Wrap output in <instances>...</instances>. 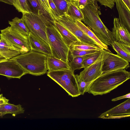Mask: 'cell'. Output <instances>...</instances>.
Wrapping results in <instances>:
<instances>
[{"label":"cell","mask_w":130,"mask_h":130,"mask_svg":"<svg viewBox=\"0 0 130 130\" xmlns=\"http://www.w3.org/2000/svg\"><path fill=\"white\" fill-rule=\"evenodd\" d=\"M130 78V72L120 69L103 73L93 81L85 92L93 95H102L110 92Z\"/></svg>","instance_id":"obj_1"},{"label":"cell","mask_w":130,"mask_h":130,"mask_svg":"<svg viewBox=\"0 0 130 130\" xmlns=\"http://www.w3.org/2000/svg\"><path fill=\"white\" fill-rule=\"evenodd\" d=\"M98 6L94 4H88L81 10L84 16L81 20L93 32L103 43L112 46L115 41L112 32L104 25L99 16L100 11Z\"/></svg>","instance_id":"obj_2"},{"label":"cell","mask_w":130,"mask_h":130,"mask_svg":"<svg viewBox=\"0 0 130 130\" xmlns=\"http://www.w3.org/2000/svg\"><path fill=\"white\" fill-rule=\"evenodd\" d=\"M47 56L45 54L30 50L11 59L16 62L27 74L38 76L43 75L47 72Z\"/></svg>","instance_id":"obj_3"},{"label":"cell","mask_w":130,"mask_h":130,"mask_svg":"<svg viewBox=\"0 0 130 130\" xmlns=\"http://www.w3.org/2000/svg\"><path fill=\"white\" fill-rule=\"evenodd\" d=\"M23 14L22 18L29 32L43 39L49 44L46 34V27L54 24V21L49 15H38L31 12Z\"/></svg>","instance_id":"obj_4"},{"label":"cell","mask_w":130,"mask_h":130,"mask_svg":"<svg viewBox=\"0 0 130 130\" xmlns=\"http://www.w3.org/2000/svg\"><path fill=\"white\" fill-rule=\"evenodd\" d=\"M47 75L73 97L78 96L79 91L75 75L70 69L48 71Z\"/></svg>","instance_id":"obj_5"},{"label":"cell","mask_w":130,"mask_h":130,"mask_svg":"<svg viewBox=\"0 0 130 130\" xmlns=\"http://www.w3.org/2000/svg\"><path fill=\"white\" fill-rule=\"evenodd\" d=\"M46 34L52 55L64 61L69 62L70 48L65 43L55 24L46 27Z\"/></svg>","instance_id":"obj_6"},{"label":"cell","mask_w":130,"mask_h":130,"mask_svg":"<svg viewBox=\"0 0 130 130\" xmlns=\"http://www.w3.org/2000/svg\"><path fill=\"white\" fill-rule=\"evenodd\" d=\"M0 37L5 39L10 45L19 50L21 54L26 53L31 48L28 36H25L8 26L1 30Z\"/></svg>","instance_id":"obj_7"},{"label":"cell","mask_w":130,"mask_h":130,"mask_svg":"<svg viewBox=\"0 0 130 130\" xmlns=\"http://www.w3.org/2000/svg\"><path fill=\"white\" fill-rule=\"evenodd\" d=\"M103 61L102 73L129 67V62L118 55L110 51L102 50Z\"/></svg>","instance_id":"obj_8"},{"label":"cell","mask_w":130,"mask_h":130,"mask_svg":"<svg viewBox=\"0 0 130 130\" xmlns=\"http://www.w3.org/2000/svg\"><path fill=\"white\" fill-rule=\"evenodd\" d=\"M75 21L66 14L60 16L56 21L67 29L78 39L80 42L97 45L96 43L89 37L76 24Z\"/></svg>","instance_id":"obj_9"},{"label":"cell","mask_w":130,"mask_h":130,"mask_svg":"<svg viewBox=\"0 0 130 130\" xmlns=\"http://www.w3.org/2000/svg\"><path fill=\"white\" fill-rule=\"evenodd\" d=\"M27 73L15 60L10 59L0 62V75L20 79Z\"/></svg>","instance_id":"obj_10"},{"label":"cell","mask_w":130,"mask_h":130,"mask_svg":"<svg viewBox=\"0 0 130 130\" xmlns=\"http://www.w3.org/2000/svg\"><path fill=\"white\" fill-rule=\"evenodd\" d=\"M103 61L102 56L92 64L84 68L79 75L78 77L82 81L86 82H92L102 73V68Z\"/></svg>","instance_id":"obj_11"},{"label":"cell","mask_w":130,"mask_h":130,"mask_svg":"<svg viewBox=\"0 0 130 130\" xmlns=\"http://www.w3.org/2000/svg\"><path fill=\"white\" fill-rule=\"evenodd\" d=\"M112 33L115 41L130 45V32L120 22L118 18L113 20Z\"/></svg>","instance_id":"obj_12"},{"label":"cell","mask_w":130,"mask_h":130,"mask_svg":"<svg viewBox=\"0 0 130 130\" xmlns=\"http://www.w3.org/2000/svg\"><path fill=\"white\" fill-rule=\"evenodd\" d=\"M28 36L31 50L41 53L47 56L52 55L49 44L45 41L30 32Z\"/></svg>","instance_id":"obj_13"},{"label":"cell","mask_w":130,"mask_h":130,"mask_svg":"<svg viewBox=\"0 0 130 130\" xmlns=\"http://www.w3.org/2000/svg\"><path fill=\"white\" fill-rule=\"evenodd\" d=\"M130 114V98L127 100L102 113L99 118L105 119L106 118L121 115Z\"/></svg>","instance_id":"obj_14"},{"label":"cell","mask_w":130,"mask_h":130,"mask_svg":"<svg viewBox=\"0 0 130 130\" xmlns=\"http://www.w3.org/2000/svg\"><path fill=\"white\" fill-rule=\"evenodd\" d=\"M116 8L119 15V20L130 32V10L122 0H115Z\"/></svg>","instance_id":"obj_15"},{"label":"cell","mask_w":130,"mask_h":130,"mask_svg":"<svg viewBox=\"0 0 130 130\" xmlns=\"http://www.w3.org/2000/svg\"><path fill=\"white\" fill-rule=\"evenodd\" d=\"M46 64L48 71L70 69L69 62L64 61L52 55L47 56Z\"/></svg>","instance_id":"obj_16"},{"label":"cell","mask_w":130,"mask_h":130,"mask_svg":"<svg viewBox=\"0 0 130 130\" xmlns=\"http://www.w3.org/2000/svg\"><path fill=\"white\" fill-rule=\"evenodd\" d=\"M54 23L57 29L64 42L69 48L72 44L80 41L75 36L58 22L55 21Z\"/></svg>","instance_id":"obj_17"},{"label":"cell","mask_w":130,"mask_h":130,"mask_svg":"<svg viewBox=\"0 0 130 130\" xmlns=\"http://www.w3.org/2000/svg\"><path fill=\"white\" fill-rule=\"evenodd\" d=\"M0 38V54L2 56L8 59L21 54L19 50L10 45L3 38Z\"/></svg>","instance_id":"obj_18"},{"label":"cell","mask_w":130,"mask_h":130,"mask_svg":"<svg viewBox=\"0 0 130 130\" xmlns=\"http://www.w3.org/2000/svg\"><path fill=\"white\" fill-rule=\"evenodd\" d=\"M75 23L89 37L96 43L98 46L102 50L110 51L108 49V45L102 42L90 29L88 26H86L81 21L76 20L75 21Z\"/></svg>","instance_id":"obj_19"},{"label":"cell","mask_w":130,"mask_h":130,"mask_svg":"<svg viewBox=\"0 0 130 130\" xmlns=\"http://www.w3.org/2000/svg\"><path fill=\"white\" fill-rule=\"evenodd\" d=\"M24 110L21 105H15L9 103L0 108V118L7 114H10L13 116L24 113Z\"/></svg>","instance_id":"obj_20"},{"label":"cell","mask_w":130,"mask_h":130,"mask_svg":"<svg viewBox=\"0 0 130 130\" xmlns=\"http://www.w3.org/2000/svg\"><path fill=\"white\" fill-rule=\"evenodd\" d=\"M8 23L13 29L19 33L25 36H28L29 32L22 17L19 18L15 17L11 21H9Z\"/></svg>","instance_id":"obj_21"},{"label":"cell","mask_w":130,"mask_h":130,"mask_svg":"<svg viewBox=\"0 0 130 130\" xmlns=\"http://www.w3.org/2000/svg\"><path fill=\"white\" fill-rule=\"evenodd\" d=\"M68 8L66 14L74 20L81 21L84 18V16L76 2H68Z\"/></svg>","instance_id":"obj_22"},{"label":"cell","mask_w":130,"mask_h":130,"mask_svg":"<svg viewBox=\"0 0 130 130\" xmlns=\"http://www.w3.org/2000/svg\"><path fill=\"white\" fill-rule=\"evenodd\" d=\"M13 5L22 14L32 11L27 0H12Z\"/></svg>","instance_id":"obj_23"},{"label":"cell","mask_w":130,"mask_h":130,"mask_svg":"<svg viewBox=\"0 0 130 130\" xmlns=\"http://www.w3.org/2000/svg\"><path fill=\"white\" fill-rule=\"evenodd\" d=\"M70 49L84 51L100 50H102L96 45L88 44L80 41L72 44L70 46Z\"/></svg>","instance_id":"obj_24"},{"label":"cell","mask_w":130,"mask_h":130,"mask_svg":"<svg viewBox=\"0 0 130 130\" xmlns=\"http://www.w3.org/2000/svg\"><path fill=\"white\" fill-rule=\"evenodd\" d=\"M102 50L94 53L83 56L84 59L83 63L84 68L92 64L100 58L102 56Z\"/></svg>","instance_id":"obj_25"},{"label":"cell","mask_w":130,"mask_h":130,"mask_svg":"<svg viewBox=\"0 0 130 130\" xmlns=\"http://www.w3.org/2000/svg\"><path fill=\"white\" fill-rule=\"evenodd\" d=\"M84 59V56H77L74 57L70 60L69 64L70 70L73 72L76 70L84 68L83 62Z\"/></svg>","instance_id":"obj_26"},{"label":"cell","mask_w":130,"mask_h":130,"mask_svg":"<svg viewBox=\"0 0 130 130\" xmlns=\"http://www.w3.org/2000/svg\"><path fill=\"white\" fill-rule=\"evenodd\" d=\"M111 46L117 52V55L129 62H130V54L128 53L119 43L115 41Z\"/></svg>","instance_id":"obj_27"},{"label":"cell","mask_w":130,"mask_h":130,"mask_svg":"<svg viewBox=\"0 0 130 130\" xmlns=\"http://www.w3.org/2000/svg\"><path fill=\"white\" fill-rule=\"evenodd\" d=\"M58 10L60 16L66 14L68 2L65 0H52Z\"/></svg>","instance_id":"obj_28"},{"label":"cell","mask_w":130,"mask_h":130,"mask_svg":"<svg viewBox=\"0 0 130 130\" xmlns=\"http://www.w3.org/2000/svg\"><path fill=\"white\" fill-rule=\"evenodd\" d=\"M98 51L99 50L84 51L70 49L68 56L69 60L74 57L77 56H83L94 53Z\"/></svg>","instance_id":"obj_29"},{"label":"cell","mask_w":130,"mask_h":130,"mask_svg":"<svg viewBox=\"0 0 130 130\" xmlns=\"http://www.w3.org/2000/svg\"><path fill=\"white\" fill-rule=\"evenodd\" d=\"M79 90L81 94L84 95L88 87L92 82H86L81 80L77 74L75 75Z\"/></svg>","instance_id":"obj_30"},{"label":"cell","mask_w":130,"mask_h":130,"mask_svg":"<svg viewBox=\"0 0 130 130\" xmlns=\"http://www.w3.org/2000/svg\"><path fill=\"white\" fill-rule=\"evenodd\" d=\"M40 4L44 11L55 21L53 12L49 4L48 0H38Z\"/></svg>","instance_id":"obj_31"},{"label":"cell","mask_w":130,"mask_h":130,"mask_svg":"<svg viewBox=\"0 0 130 130\" xmlns=\"http://www.w3.org/2000/svg\"><path fill=\"white\" fill-rule=\"evenodd\" d=\"M96 0H77L76 2L78 7L81 9L88 4H94L98 6Z\"/></svg>","instance_id":"obj_32"},{"label":"cell","mask_w":130,"mask_h":130,"mask_svg":"<svg viewBox=\"0 0 130 130\" xmlns=\"http://www.w3.org/2000/svg\"><path fill=\"white\" fill-rule=\"evenodd\" d=\"M101 5H104L105 7H108L112 9L114 6L115 0H96Z\"/></svg>","instance_id":"obj_33"},{"label":"cell","mask_w":130,"mask_h":130,"mask_svg":"<svg viewBox=\"0 0 130 130\" xmlns=\"http://www.w3.org/2000/svg\"><path fill=\"white\" fill-rule=\"evenodd\" d=\"M48 1L50 7L53 12L55 17V21H56L57 19L60 16L52 0H48Z\"/></svg>","instance_id":"obj_34"},{"label":"cell","mask_w":130,"mask_h":130,"mask_svg":"<svg viewBox=\"0 0 130 130\" xmlns=\"http://www.w3.org/2000/svg\"><path fill=\"white\" fill-rule=\"evenodd\" d=\"M9 100L3 96L2 94H0V108L9 103Z\"/></svg>","instance_id":"obj_35"},{"label":"cell","mask_w":130,"mask_h":130,"mask_svg":"<svg viewBox=\"0 0 130 130\" xmlns=\"http://www.w3.org/2000/svg\"><path fill=\"white\" fill-rule=\"evenodd\" d=\"M130 98V93H129L125 95L112 99L111 100V101H115L124 99Z\"/></svg>","instance_id":"obj_36"},{"label":"cell","mask_w":130,"mask_h":130,"mask_svg":"<svg viewBox=\"0 0 130 130\" xmlns=\"http://www.w3.org/2000/svg\"><path fill=\"white\" fill-rule=\"evenodd\" d=\"M126 5L128 8L130 10V0H122Z\"/></svg>","instance_id":"obj_37"},{"label":"cell","mask_w":130,"mask_h":130,"mask_svg":"<svg viewBox=\"0 0 130 130\" xmlns=\"http://www.w3.org/2000/svg\"><path fill=\"white\" fill-rule=\"evenodd\" d=\"M0 2H3L9 5H13V3L12 0H0Z\"/></svg>","instance_id":"obj_38"},{"label":"cell","mask_w":130,"mask_h":130,"mask_svg":"<svg viewBox=\"0 0 130 130\" xmlns=\"http://www.w3.org/2000/svg\"><path fill=\"white\" fill-rule=\"evenodd\" d=\"M6 60L7 59H6L3 57H0V62L5 60Z\"/></svg>","instance_id":"obj_39"},{"label":"cell","mask_w":130,"mask_h":130,"mask_svg":"<svg viewBox=\"0 0 130 130\" xmlns=\"http://www.w3.org/2000/svg\"><path fill=\"white\" fill-rule=\"evenodd\" d=\"M68 2H76L77 0H65Z\"/></svg>","instance_id":"obj_40"},{"label":"cell","mask_w":130,"mask_h":130,"mask_svg":"<svg viewBox=\"0 0 130 130\" xmlns=\"http://www.w3.org/2000/svg\"><path fill=\"white\" fill-rule=\"evenodd\" d=\"M0 90H1V89H0Z\"/></svg>","instance_id":"obj_41"}]
</instances>
